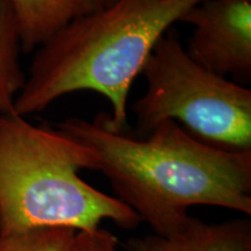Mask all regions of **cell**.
Listing matches in <instances>:
<instances>
[{
  "label": "cell",
  "mask_w": 251,
  "mask_h": 251,
  "mask_svg": "<svg viewBox=\"0 0 251 251\" xmlns=\"http://www.w3.org/2000/svg\"><path fill=\"white\" fill-rule=\"evenodd\" d=\"M21 41L9 0H0V115L14 113V102L25 83L20 65Z\"/></svg>",
  "instance_id": "obj_8"
},
{
  "label": "cell",
  "mask_w": 251,
  "mask_h": 251,
  "mask_svg": "<svg viewBox=\"0 0 251 251\" xmlns=\"http://www.w3.org/2000/svg\"><path fill=\"white\" fill-rule=\"evenodd\" d=\"M77 231L64 227H39L0 234V251H70Z\"/></svg>",
  "instance_id": "obj_9"
},
{
  "label": "cell",
  "mask_w": 251,
  "mask_h": 251,
  "mask_svg": "<svg viewBox=\"0 0 251 251\" xmlns=\"http://www.w3.org/2000/svg\"><path fill=\"white\" fill-rule=\"evenodd\" d=\"M21 49L30 52L75 19L96 11V0H9Z\"/></svg>",
  "instance_id": "obj_7"
},
{
  "label": "cell",
  "mask_w": 251,
  "mask_h": 251,
  "mask_svg": "<svg viewBox=\"0 0 251 251\" xmlns=\"http://www.w3.org/2000/svg\"><path fill=\"white\" fill-rule=\"evenodd\" d=\"M114 1H117V0H96L97 9L107 7V6L112 5Z\"/></svg>",
  "instance_id": "obj_11"
},
{
  "label": "cell",
  "mask_w": 251,
  "mask_h": 251,
  "mask_svg": "<svg viewBox=\"0 0 251 251\" xmlns=\"http://www.w3.org/2000/svg\"><path fill=\"white\" fill-rule=\"evenodd\" d=\"M141 75L147 91L131 108L139 135L172 120L211 146L251 150V90L194 62L177 30L157 41Z\"/></svg>",
  "instance_id": "obj_4"
},
{
  "label": "cell",
  "mask_w": 251,
  "mask_h": 251,
  "mask_svg": "<svg viewBox=\"0 0 251 251\" xmlns=\"http://www.w3.org/2000/svg\"><path fill=\"white\" fill-rule=\"evenodd\" d=\"M57 128L92 151L94 170L153 234L176 233L192 206L251 214V150L211 146L172 120L144 139L112 131L100 114L93 121L68 118Z\"/></svg>",
  "instance_id": "obj_1"
},
{
  "label": "cell",
  "mask_w": 251,
  "mask_h": 251,
  "mask_svg": "<svg viewBox=\"0 0 251 251\" xmlns=\"http://www.w3.org/2000/svg\"><path fill=\"white\" fill-rule=\"evenodd\" d=\"M118 237L107 229L77 231L70 251H118Z\"/></svg>",
  "instance_id": "obj_10"
},
{
  "label": "cell",
  "mask_w": 251,
  "mask_h": 251,
  "mask_svg": "<svg viewBox=\"0 0 251 251\" xmlns=\"http://www.w3.org/2000/svg\"><path fill=\"white\" fill-rule=\"evenodd\" d=\"M180 23L193 26L186 52L194 62L238 84L251 80V0H202Z\"/></svg>",
  "instance_id": "obj_5"
},
{
  "label": "cell",
  "mask_w": 251,
  "mask_h": 251,
  "mask_svg": "<svg viewBox=\"0 0 251 251\" xmlns=\"http://www.w3.org/2000/svg\"><path fill=\"white\" fill-rule=\"evenodd\" d=\"M202 0H117L75 19L36 49L14 113H40L67 94L92 91L111 105L100 117L125 133L135 78L156 42Z\"/></svg>",
  "instance_id": "obj_2"
},
{
  "label": "cell",
  "mask_w": 251,
  "mask_h": 251,
  "mask_svg": "<svg viewBox=\"0 0 251 251\" xmlns=\"http://www.w3.org/2000/svg\"><path fill=\"white\" fill-rule=\"evenodd\" d=\"M96 168L87 147L59 128L0 115V234L39 227L94 230L103 220L133 229L141 222L118 198L81 179Z\"/></svg>",
  "instance_id": "obj_3"
},
{
  "label": "cell",
  "mask_w": 251,
  "mask_h": 251,
  "mask_svg": "<svg viewBox=\"0 0 251 251\" xmlns=\"http://www.w3.org/2000/svg\"><path fill=\"white\" fill-rule=\"evenodd\" d=\"M125 247L128 251H251V221L235 219L206 224L188 216L174 234L133 237Z\"/></svg>",
  "instance_id": "obj_6"
}]
</instances>
